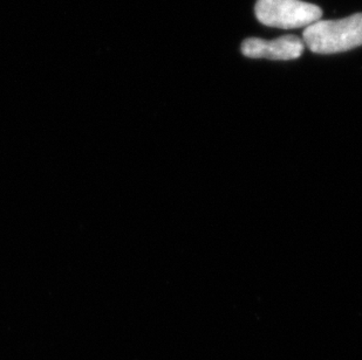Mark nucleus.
<instances>
[{"label":"nucleus","mask_w":362,"mask_h":360,"mask_svg":"<svg viewBox=\"0 0 362 360\" xmlns=\"http://www.w3.org/2000/svg\"><path fill=\"white\" fill-rule=\"evenodd\" d=\"M304 49V41L296 35H284L271 41L259 37H249L242 44L243 55L251 59L287 61L300 58Z\"/></svg>","instance_id":"obj_3"},{"label":"nucleus","mask_w":362,"mask_h":360,"mask_svg":"<svg viewBox=\"0 0 362 360\" xmlns=\"http://www.w3.org/2000/svg\"><path fill=\"white\" fill-rule=\"evenodd\" d=\"M304 44L317 54H335L362 46V13L339 20H319L305 28Z\"/></svg>","instance_id":"obj_1"},{"label":"nucleus","mask_w":362,"mask_h":360,"mask_svg":"<svg viewBox=\"0 0 362 360\" xmlns=\"http://www.w3.org/2000/svg\"><path fill=\"white\" fill-rule=\"evenodd\" d=\"M255 12L262 24L281 30L308 28L322 17L320 7L301 0H257Z\"/></svg>","instance_id":"obj_2"}]
</instances>
